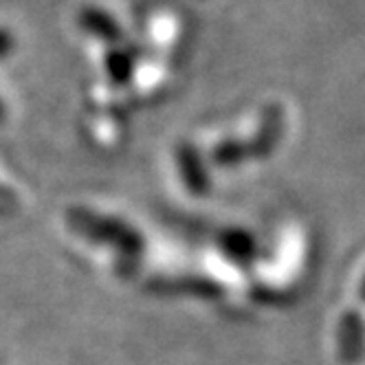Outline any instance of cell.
<instances>
[{"label":"cell","mask_w":365,"mask_h":365,"mask_svg":"<svg viewBox=\"0 0 365 365\" xmlns=\"http://www.w3.org/2000/svg\"><path fill=\"white\" fill-rule=\"evenodd\" d=\"M66 222L73 227V231H77L86 240L115 249V253H119L117 255L121 259L119 269L123 273H128L130 264L141 259L143 240L125 222H119L115 218H103L86 210H71L66 214Z\"/></svg>","instance_id":"6da1fadb"},{"label":"cell","mask_w":365,"mask_h":365,"mask_svg":"<svg viewBox=\"0 0 365 365\" xmlns=\"http://www.w3.org/2000/svg\"><path fill=\"white\" fill-rule=\"evenodd\" d=\"M361 341H363V324L356 315H348L344 319V328H341V354H344V359H350V361L356 359V354L361 352Z\"/></svg>","instance_id":"7a4b0ae2"},{"label":"cell","mask_w":365,"mask_h":365,"mask_svg":"<svg viewBox=\"0 0 365 365\" xmlns=\"http://www.w3.org/2000/svg\"><path fill=\"white\" fill-rule=\"evenodd\" d=\"M225 251H229L231 257H238L240 262H245V259H251L255 255V247H253V240L249 236L227 238L225 240Z\"/></svg>","instance_id":"3957f363"},{"label":"cell","mask_w":365,"mask_h":365,"mask_svg":"<svg viewBox=\"0 0 365 365\" xmlns=\"http://www.w3.org/2000/svg\"><path fill=\"white\" fill-rule=\"evenodd\" d=\"M18 200H16V196L9 192V190H5V187H0V218H9V216H14L16 214V205Z\"/></svg>","instance_id":"277c9868"}]
</instances>
